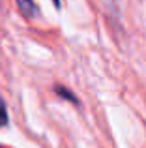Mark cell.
Here are the masks:
<instances>
[{
    "instance_id": "cell-3",
    "label": "cell",
    "mask_w": 146,
    "mask_h": 148,
    "mask_svg": "<svg viewBox=\"0 0 146 148\" xmlns=\"http://www.w3.org/2000/svg\"><path fill=\"white\" fill-rule=\"evenodd\" d=\"M55 4H56V6H58V4H60V2H58V0H55Z\"/></svg>"
},
{
    "instance_id": "cell-2",
    "label": "cell",
    "mask_w": 146,
    "mask_h": 148,
    "mask_svg": "<svg viewBox=\"0 0 146 148\" xmlns=\"http://www.w3.org/2000/svg\"><path fill=\"white\" fill-rule=\"evenodd\" d=\"M6 122H8V109H6L2 96H0V126H6Z\"/></svg>"
},
{
    "instance_id": "cell-1",
    "label": "cell",
    "mask_w": 146,
    "mask_h": 148,
    "mask_svg": "<svg viewBox=\"0 0 146 148\" xmlns=\"http://www.w3.org/2000/svg\"><path fill=\"white\" fill-rule=\"evenodd\" d=\"M17 6L26 17H32V15H36V11H38L34 0H17Z\"/></svg>"
}]
</instances>
